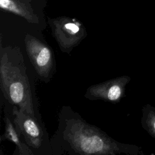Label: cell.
<instances>
[{
  "label": "cell",
  "mask_w": 155,
  "mask_h": 155,
  "mask_svg": "<svg viewBox=\"0 0 155 155\" xmlns=\"http://www.w3.org/2000/svg\"><path fill=\"white\" fill-rule=\"evenodd\" d=\"M58 127L50 139L54 155H139L136 145L119 142L97 127L90 124L70 106H62Z\"/></svg>",
  "instance_id": "cell-1"
},
{
  "label": "cell",
  "mask_w": 155,
  "mask_h": 155,
  "mask_svg": "<svg viewBox=\"0 0 155 155\" xmlns=\"http://www.w3.org/2000/svg\"><path fill=\"white\" fill-rule=\"evenodd\" d=\"M18 47L2 44L0 48V85L5 99L26 113L38 116L35 91ZM39 117V116H38Z\"/></svg>",
  "instance_id": "cell-2"
},
{
  "label": "cell",
  "mask_w": 155,
  "mask_h": 155,
  "mask_svg": "<svg viewBox=\"0 0 155 155\" xmlns=\"http://www.w3.org/2000/svg\"><path fill=\"white\" fill-rule=\"evenodd\" d=\"M13 122L22 140L34 155L52 154L50 139L40 117L34 116L12 105Z\"/></svg>",
  "instance_id": "cell-3"
},
{
  "label": "cell",
  "mask_w": 155,
  "mask_h": 155,
  "mask_svg": "<svg viewBox=\"0 0 155 155\" xmlns=\"http://www.w3.org/2000/svg\"><path fill=\"white\" fill-rule=\"evenodd\" d=\"M25 51L38 78L48 83L56 71V61L51 47L43 39L31 34L24 38Z\"/></svg>",
  "instance_id": "cell-4"
},
{
  "label": "cell",
  "mask_w": 155,
  "mask_h": 155,
  "mask_svg": "<svg viewBox=\"0 0 155 155\" xmlns=\"http://www.w3.org/2000/svg\"><path fill=\"white\" fill-rule=\"evenodd\" d=\"M53 36L62 53L69 54L87 36L85 28L79 21L68 17L50 20Z\"/></svg>",
  "instance_id": "cell-5"
},
{
  "label": "cell",
  "mask_w": 155,
  "mask_h": 155,
  "mask_svg": "<svg viewBox=\"0 0 155 155\" xmlns=\"http://www.w3.org/2000/svg\"><path fill=\"white\" fill-rule=\"evenodd\" d=\"M131 79L125 75L92 85L87 89L85 97L91 101L102 100L117 104L124 97L126 86Z\"/></svg>",
  "instance_id": "cell-6"
},
{
  "label": "cell",
  "mask_w": 155,
  "mask_h": 155,
  "mask_svg": "<svg viewBox=\"0 0 155 155\" xmlns=\"http://www.w3.org/2000/svg\"><path fill=\"white\" fill-rule=\"evenodd\" d=\"M4 107V120L5 123V131L1 136V140H7L16 145L15 154L34 155L30 148L23 142L20 133L16 129L13 122L12 114V105L6 101Z\"/></svg>",
  "instance_id": "cell-7"
},
{
  "label": "cell",
  "mask_w": 155,
  "mask_h": 155,
  "mask_svg": "<svg viewBox=\"0 0 155 155\" xmlns=\"http://www.w3.org/2000/svg\"><path fill=\"white\" fill-rule=\"evenodd\" d=\"M0 7L2 9L13 13L24 18L31 24H39L38 16L30 10L24 4L17 0H0Z\"/></svg>",
  "instance_id": "cell-8"
},
{
  "label": "cell",
  "mask_w": 155,
  "mask_h": 155,
  "mask_svg": "<svg viewBox=\"0 0 155 155\" xmlns=\"http://www.w3.org/2000/svg\"><path fill=\"white\" fill-rule=\"evenodd\" d=\"M142 127L155 140V107L147 104L142 108Z\"/></svg>",
  "instance_id": "cell-9"
}]
</instances>
